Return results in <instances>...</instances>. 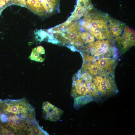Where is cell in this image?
Masks as SVG:
<instances>
[{"label": "cell", "mask_w": 135, "mask_h": 135, "mask_svg": "<svg viewBox=\"0 0 135 135\" xmlns=\"http://www.w3.org/2000/svg\"><path fill=\"white\" fill-rule=\"evenodd\" d=\"M110 17L95 10L87 12L83 20L90 34L98 40L113 38L110 26Z\"/></svg>", "instance_id": "6da1fadb"}, {"label": "cell", "mask_w": 135, "mask_h": 135, "mask_svg": "<svg viewBox=\"0 0 135 135\" xmlns=\"http://www.w3.org/2000/svg\"><path fill=\"white\" fill-rule=\"evenodd\" d=\"M113 38L98 40L82 47L83 52L90 54L97 60L105 58H116L118 49L115 46Z\"/></svg>", "instance_id": "7a4b0ae2"}, {"label": "cell", "mask_w": 135, "mask_h": 135, "mask_svg": "<svg viewBox=\"0 0 135 135\" xmlns=\"http://www.w3.org/2000/svg\"><path fill=\"white\" fill-rule=\"evenodd\" d=\"M3 106L5 114H16L21 119L35 117L34 109L24 98L18 100H7Z\"/></svg>", "instance_id": "3957f363"}, {"label": "cell", "mask_w": 135, "mask_h": 135, "mask_svg": "<svg viewBox=\"0 0 135 135\" xmlns=\"http://www.w3.org/2000/svg\"><path fill=\"white\" fill-rule=\"evenodd\" d=\"M93 81L101 99L112 96L118 92L114 76H95L93 77Z\"/></svg>", "instance_id": "277c9868"}, {"label": "cell", "mask_w": 135, "mask_h": 135, "mask_svg": "<svg viewBox=\"0 0 135 135\" xmlns=\"http://www.w3.org/2000/svg\"><path fill=\"white\" fill-rule=\"evenodd\" d=\"M89 78L82 77L80 71L74 76L71 95L74 99L78 96L89 95V89L86 81Z\"/></svg>", "instance_id": "5b68a950"}, {"label": "cell", "mask_w": 135, "mask_h": 135, "mask_svg": "<svg viewBox=\"0 0 135 135\" xmlns=\"http://www.w3.org/2000/svg\"><path fill=\"white\" fill-rule=\"evenodd\" d=\"M122 34L120 36L116 38V40L124 53L135 46V31L126 26Z\"/></svg>", "instance_id": "8992f818"}, {"label": "cell", "mask_w": 135, "mask_h": 135, "mask_svg": "<svg viewBox=\"0 0 135 135\" xmlns=\"http://www.w3.org/2000/svg\"><path fill=\"white\" fill-rule=\"evenodd\" d=\"M42 108L43 118L52 122L59 120L64 113L62 110L48 102H43Z\"/></svg>", "instance_id": "52a82bcc"}, {"label": "cell", "mask_w": 135, "mask_h": 135, "mask_svg": "<svg viewBox=\"0 0 135 135\" xmlns=\"http://www.w3.org/2000/svg\"><path fill=\"white\" fill-rule=\"evenodd\" d=\"M116 58H105L97 60L96 64L106 70L109 74L114 76V71L117 64Z\"/></svg>", "instance_id": "ba28073f"}, {"label": "cell", "mask_w": 135, "mask_h": 135, "mask_svg": "<svg viewBox=\"0 0 135 135\" xmlns=\"http://www.w3.org/2000/svg\"><path fill=\"white\" fill-rule=\"evenodd\" d=\"M110 26L112 36L116 38L121 36L126 26L124 23L110 18Z\"/></svg>", "instance_id": "9c48e42d"}, {"label": "cell", "mask_w": 135, "mask_h": 135, "mask_svg": "<svg viewBox=\"0 0 135 135\" xmlns=\"http://www.w3.org/2000/svg\"><path fill=\"white\" fill-rule=\"evenodd\" d=\"M96 63H91L84 71H87L92 77L96 76H106L110 75L106 70L97 65Z\"/></svg>", "instance_id": "30bf717a"}, {"label": "cell", "mask_w": 135, "mask_h": 135, "mask_svg": "<svg viewBox=\"0 0 135 135\" xmlns=\"http://www.w3.org/2000/svg\"><path fill=\"white\" fill-rule=\"evenodd\" d=\"M80 26L78 22L67 32L66 34H64L65 38L70 41V44L72 45L73 42L80 38Z\"/></svg>", "instance_id": "8fae6325"}, {"label": "cell", "mask_w": 135, "mask_h": 135, "mask_svg": "<svg viewBox=\"0 0 135 135\" xmlns=\"http://www.w3.org/2000/svg\"><path fill=\"white\" fill-rule=\"evenodd\" d=\"M94 101L93 98L89 95L80 96L74 99V107L78 110L85 105Z\"/></svg>", "instance_id": "7c38bea8"}, {"label": "cell", "mask_w": 135, "mask_h": 135, "mask_svg": "<svg viewBox=\"0 0 135 135\" xmlns=\"http://www.w3.org/2000/svg\"><path fill=\"white\" fill-rule=\"evenodd\" d=\"M86 9L82 6L79 4L77 3L75 10L72 16L67 21L71 22L80 19L85 14Z\"/></svg>", "instance_id": "4fadbf2b"}, {"label": "cell", "mask_w": 135, "mask_h": 135, "mask_svg": "<svg viewBox=\"0 0 135 135\" xmlns=\"http://www.w3.org/2000/svg\"><path fill=\"white\" fill-rule=\"evenodd\" d=\"M78 22V21L74 22L66 21L64 22L53 28V32H59L64 33L68 31Z\"/></svg>", "instance_id": "5bb4252c"}, {"label": "cell", "mask_w": 135, "mask_h": 135, "mask_svg": "<svg viewBox=\"0 0 135 135\" xmlns=\"http://www.w3.org/2000/svg\"><path fill=\"white\" fill-rule=\"evenodd\" d=\"M35 39L38 41L42 42L45 39L48 38L49 34L46 30H36L34 32Z\"/></svg>", "instance_id": "9a60e30c"}, {"label": "cell", "mask_w": 135, "mask_h": 135, "mask_svg": "<svg viewBox=\"0 0 135 135\" xmlns=\"http://www.w3.org/2000/svg\"><path fill=\"white\" fill-rule=\"evenodd\" d=\"M80 37L84 41L85 44L94 42V37L88 32L84 30L81 31Z\"/></svg>", "instance_id": "2e32d148"}, {"label": "cell", "mask_w": 135, "mask_h": 135, "mask_svg": "<svg viewBox=\"0 0 135 135\" xmlns=\"http://www.w3.org/2000/svg\"><path fill=\"white\" fill-rule=\"evenodd\" d=\"M11 0H0V14L2 11L10 5Z\"/></svg>", "instance_id": "e0dca14e"}, {"label": "cell", "mask_w": 135, "mask_h": 135, "mask_svg": "<svg viewBox=\"0 0 135 135\" xmlns=\"http://www.w3.org/2000/svg\"><path fill=\"white\" fill-rule=\"evenodd\" d=\"M39 54L36 51V48H34L29 58L31 60L36 61L40 56Z\"/></svg>", "instance_id": "ac0fdd59"}, {"label": "cell", "mask_w": 135, "mask_h": 135, "mask_svg": "<svg viewBox=\"0 0 135 135\" xmlns=\"http://www.w3.org/2000/svg\"><path fill=\"white\" fill-rule=\"evenodd\" d=\"M26 0H11L12 4L25 7Z\"/></svg>", "instance_id": "d6986e66"}, {"label": "cell", "mask_w": 135, "mask_h": 135, "mask_svg": "<svg viewBox=\"0 0 135 135\" xmlns=\"http://www.w3.org/2000/svg\"><path fill=\"white\" fill-rule=\"evenodd\" d=\"M8 118L7 114H0V120L3 123L7 122Z\"/></svg>", "instance_id": "ffe728a7"}, {"label": "cell", "mask_w": 135, "mask_h": 135, "mask_svg": "<svg viewBox=\"0 0 135 135\" xmlns=\"http://www.w3.org/2000/svg\"><path fill=\"white\" fill-rule=\"evenodd\" d=\"M77 2L85 7H87L90 4V0H78Z\"/></svg>", "instance_id": "44dd1931"}, {"label": "cell", "mask_w": 135, "mask_h": 135, "mask_svg": "<svg viewBox=\"0 0 135 135\" xmlns=\"http://www.w3.org/2000/svg\"><path fill=\"white\" fill-rule=\"evenodd\" d=\"M36 52L38 54H44L45 53V50L44 48L41 46H38L36 48Z\"/></svg>", "instance_id": "7402d4cb"}, {"label": "cell", "mask_w": 135, "mask_h": 135, "mask_svg": "<svg viewBox=\"0 0 135 135\" xmlns=\"http://www.w3.org/2000/svg\"><path fill=\"white\" fill-rule=\"evenodd\" d=\"M67 46L72 51L75 52L78 51L75 47L73 46Z\"/></svg>", "instance_id": "603a6c76"}, {"label": "cell", "mask_w": 135, "mask_h": 135, "mask_svg": "<svg viewBox=\"0 0 135 135\" xmlns=\"http://www.w3.org/2000/svg\"><path fill=\"white\" fill-rule=\"evenodd\" d=\"M45 60V58H43L42 57H39L37 59L36 62H43Z\"/></svg>", "instance_id": "cb8c5ba5"}]
</instances>
